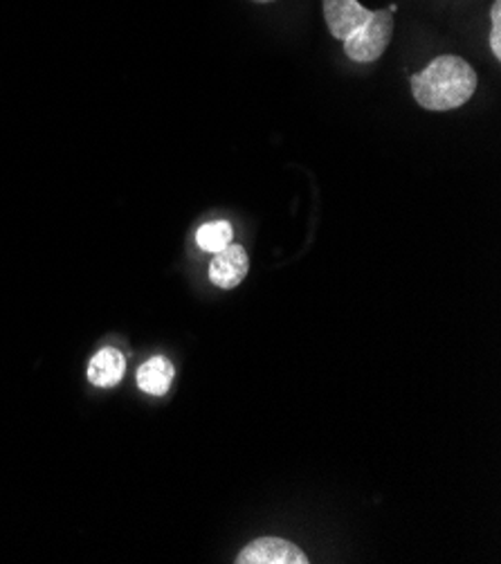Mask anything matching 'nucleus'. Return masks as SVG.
<instances>
[{
  "label": "nucleus",
  "mask_w": 501,
  "mask_h": 564,
  "mask_svg": "<svg viewBox=\"0 0 501 564\" xmlns=\"http://www.w3.org/2000/svg\"><path fill=\"white\" fill-rule=\"evenodd\" d=\"M124 369H127V360L124 356L113 349V347H106L101 349L88 365V380L95 384V387H116L122 376H124Z\"/></svg>",
  "instance_id": "423d86ee"
},
{
  "label": "nucleus",
  "mask_w": 501,
  "mask_h": 564,
  "mask_svg": "<svg viewBox=\"0 0 501 564\" xmlns=\"http://www.w3.org/2000/svg\"><path fill=\"white\" fill-rule=\"evenodd\" d=\"M172 380H174V365L162 356L146 360L138 369V387L144 393H149V397H164L172 387Z\"/></svg>",
  "instance_id": "0eeeda50"
},
{
  "label": "nucleus",
  "mask_w": 501,
  "mask_h": 564,
  "mask_svg": "<svg viewBox=\"0 0 501 564\" xmlns=\"http://www.w3.org/2000/svg\"><path fill=\"white\" fill-rule=\"evenodd\" d=\"M237 564H308L306 553L282 538H259L250 542L235 560Z\"/></svg>",
  "instance_id": "7ed1b4c3"
},
{
  "label": "nucleus",
  "mask_w": 501,
  "mask_h": 564,
  "mask_svg": "<svg viewBox=\"0 0 501 564\" xmlns=\"http://www.w3.org/2000/svg\"><path fill=\"white\" fill-rule=\"evenodd\" d=\"M477 90V73L457 54L436 56L429 66L412 75V95L427 110H455Z\"/></svg>",
  "instance_id": "f257e3e1"
},
{
  "label": "nucleus",
  "mask_w": 501,
  "mask_h": 564,
  "mask_svg": "<svg viewBox=\"0 0 501 564\" xmlns=\"http://www.w3.org/2000/svg\"><path fill=\"white\" fill-rule=\"evenodd\" d=\"M254 3H274V0H254Z\"/></svg>",
  "instance_id": "9d476101"
},
{
  "label": "nucleus",
  "mask_w": 501,
  "mask_h": 564,
  "mask_svg": "<svg viewBox=\"0 0 501 564\" xmlns=\"http://www.w3.org/2000/svg\"><path fill=\"white\" fill-rule=\"evenodd\" d=\"M248 252L243 246H228L214 254L209 263V281L220 291L237 289L248 274Z\"/></svg>",
  "instance_id": "39448f33"
},
{
  "label": "nucleus",
  "mask_w": 501,
  "mask_h": 564,
  "mask_svg": "<svg viewBox=\"0 0 501 564\" xmlns=\"http://www.w3.org/2000/svg\"><path fill=\"white\" fill-rule=\"evenodd\" d=\"M394 34V8L378 10L345 43V52L356 64H373L384 54Z\"/></svg>",
  "instance_id": "f03ea898"
},
{
  "label": "nucleus",
  "mask_w": 501,
  "mask_h": 564,
  "mask_svg": "<svg viewBox=\"0 0 501 564\" xmlns=\"http://www.w3.org/2000/svg\"><path fill=\"white\" fill-rule=\"evenodd\" d=\"M232 237H235V230L228 220H209L196 232V241H198L200 250L211 252V254L220 252L222 248H228L232 243Z\"/></svg>",
  "instance_id": "6e6552de"
},
{
  "label": "nucleus",
  "mask_w": 501,
  "mask_h": 564,
  "mask_svg": "<svg viewBox=\"0 0 501 564\" xmlns=\"http://www.w3.org/2000/svg\"><path fill=\"white\" fill-rule=\"evenodd\" d=\"M324 21L333 39L347 41L353 32H358L369 19L371 10L362 8L358 0H322Z\"/></svg>",
  "instance_id": "20e7f679"
},
{
  "label": "nucleus",
  "mask_w": 501,
  "mask_h": 564,
  "mask_svg": "<svg viewBox=\"0 0 501 564\" xmlns=\"http://www.w3.org/2000/svg\"><path fill=\"white\" fill-rule=\"evenodd\" d=\"M490 50L494 59H501V0H494L490 6V34H488Z\"/></svg>",
  "instance_id": "1a4fd4ad"
}]
</instances>
